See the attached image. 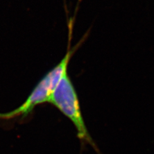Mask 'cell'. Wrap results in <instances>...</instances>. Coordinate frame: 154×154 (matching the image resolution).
<instances>
[{"label":"cell","instance_id":"1","mask_svg":"<svg viewBox=\"0 0 154 154\" xmlns=\"http://www.w3.org/2000/svg\"><path fill=\"white\" fill-rule=\"evenodd\" d=\"M89 34V30L85 33L77 44L71 48H70V43L72 38L68 37L67 51L62 60L43 77L29 95L27 100L20 107L9 112L0 114V118L8 119L19 116L25 117L32 111L35 106L45 102H50L58 84L62 76L67 72V66L72 57L82 45Z\"/></svg>","mask_w":154,"mask_h":154},{"label":"cell","instance_id":"2","mask_svg":"<svg viewBox=\"0 0 154 154\" xmlns=\"http://www.w3.org/2000/svg\"><path fill=\"white\" fill-rule=\"evenodd\" d=\"M49 103L54 105L74 124L77 131V136L83 145L88 144L98 154H102L85 126L80 110L78 96L67 72L58 84Z\"/></svg>","mask_w":154,"mask_h":154}]
</instances>
